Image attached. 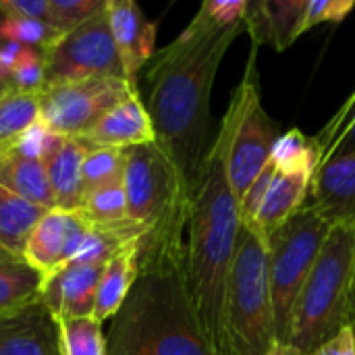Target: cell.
Here are the masks:
<instances>
[{"mask_svg": "<svg viewBox=\"0 0 355 355\" xmlns=\"http://www.w3.org/2000/svg\"><path fill=\"white\" fill-rule=\"evenodd\" d=\"M8 92H12V85H10V79L0 71V96H4V94H8Z\"/></svg>", "mask_w": 355, "mask_h": 355, "instance_id": "ab89813d", "label": "cell"}, {"mask_svg": "<svg viewBox=\"0 0 355 355\" xmlns=\"http://www.w3.org/2000/svg\"><path fill=\"white\" fill-rule=\"evenodd\" d=\"M310 355H355V337L349 327H345L341 333L324 341L320 347H316Z\"/></svg>", "mask_w": 355, "mask_h": 355, "instance_id": "d590c367", "label": "cell"}, {"mask_svg": "<svg viewBox=\"0 0 355 355\" xmlns=\"http://www.w3.org/2000/svg\"><path fill=\"white\" fill-rule=\"evenodd\" d=\"M23 48H25V46H21V44H17V42H2V44H0V71H2L8 79H10V73H12V69H15V64H17L21 52H23Z\"/></svg>", "mask_w": 355, "mask_h": 355, "instance_id": "8d00e7d4", "label": "cell"}, {"mask_svg": "<svg viewBox=\"0 0 355 355\" xmlns=\"http://www.w3.org/2000/svg\"><path fill=\"white\" fill-rule=\"evenodd\" d=\"M44 212L46 208L0 187V250L15 258H23L25 241Z\"/></svg>", "mask_w": 355, "mask_h": 355, "instance_id": "7402d4cb", "label": "cell"}, {"mask_svg": "<svg viewBox=\"0 0 355 355\" xmlns=\"http://www.w3.org/2000/svg\"><path fill=\"white\" fill-rule=\"evenodd\" d=\"M304 206L316 210L329 225H355V154L337 158L314 173Z\"/></svg>", "mask_w": 355, "mask_h": 355, "instance_id": "2e32d148", "label": "cell"}, {"mask_svg": "<svg viewBox=\"0 0 355 355\" xmlns=\"http://www.w3.org/2000/svg\"><path fill=\"white\" fill-rule=\"evenodd\" d=\"M243 23L214 27L198 15L162 50H156L148 69L150 94L146 108L156 144L175 162L189 189L212 144L210 96L218 67Z\"/></svg>", "mask_w": 355, "mask_h": 355, "instance_id": "6da1fadb", "label": "cell"}, {"mask_svg": "<svg viewBox=\"0 0 355 355\" xmlns=\"http://www.w3.org/2000/svg\"><path fill=\"white\" fill-rule=\"evenodd\" d=\"M62 135H56L40 116L29 123L12 141V150L29 160H37V162H48L50 156L60 148L62 144Z\"/></svg>", "mask_w": 355, "mask_h": 355, "instance_id": "f546056e", "label": "cell"}, {"mask_svg": "<svg viewBox=\"0 0 355 355\" xmlns=\"http://www.w3.org/2000/svg\"><path fill=\"white\" fill-rule=\"evenodd\" d=\"M139 92L125 77H87L46 83L40 92L37 116L62 137H81L112 106Z\"/></svg>", "mask_w": 355, "mask_h": 355, "instance_id": "9c48e42d", "label": "cell"}, {"mask_svg": "<svg viewBox=\"0 0 355 355\" xmlns=\"http://www.w3.org/2000/svg\"><path fill=\"white\" fill-rule=\"evenodd\" d=\"M0 355H62L56 320L40 297L0 318Z\"/></svg>", "mask_w": 355, "mask_h": 355, "instance_id": "4fadbf2b", "label": "cell"}, {"mask_svg": "<svg viewBox=\"0 0 355 355\" xmlns=\"http://www.w3.org/2000/svg\"><path fill=\"white\" fill-rule=\"evenodd\" d=\"M42 56L46 64V83L87 77H125L108 25L106 0Z\"/></svg>", "mask_w": 355, "mask_h": 355, "instance_id": "30bf717a", "label": "cell"}, {"mask_svg": "<svg viewBox=\"0 0 355 355\" xmlns=\"http://www.w3.org/2000/svg\"><path fill=\"white\" fill-rule=\"evenodd\" d=\"M62 355H108L102 322L94 316H75L56 320Z\"/></svg>", "mask_w": 355, "mask_h": 355, "instance_id": "4316f807", "label": "cell"}, {"mask_svg": "<svg viewBox=\"0 0 355 355\" xmlns=\"http://www.w3.org/2000/svg\"><path fill=\"white\" fill-rule=\"evenodd\" d=\"M10 85L15 92L21 94H37L46 87V64L40 50L25 46L12 73H10Z\"/></svg>", "mask_w": 355, "mask_h": 355, "instance_id": "4dcf8cb0", "label": "cell"}, {"mask_svg": "<svg viewBox=\"0 0 355 355\" xmlns=\"http://www.w3.org/2000/svg\"><path fill=\"white\" fill-rule=\"evenodd\" d=\"M106 12L123 75L127 81L137 83L139 71L156 54L158 21H148L135 0H106Z\"/></svg>", "mask_w": 355, "mask_h": 355, "instance_id": "8fae6325", "label": "cell"}, {"mask_svg": "<svg viewBox=\"0 0 355 355\" xmlns=\"http://www.w3.org/2000/svg\"><path fill=\"white\" fill-rule=\"evenodd\" d=\"M123 168H125V150L89 148L83 158V166H81L83 193L98 189L102 185L121 181Z\"/></svg>", "mask_w": 355, "mask_h": 355, "instance_id": "83f0119b", "label": "cell"}, {"mask_svg": "<svg viewBox=\"0 0 355 355\" xmlns=\"http://www.w3.org/2000/svg\"><path fill=\"white\" fill-rule=\"evenodd\" d=\"M347 327L352 329L355 337V277H354V287H352V297H349V322Z\"/></svg>", "mask_w": 355, "mask_h": 355, "instance_id": "f35d334b", "label": "cell"}, {"mask_svg": "<svg viewBox=\"0 0 355 355\" xmlns=\"http://www.w3.org/2000/svg\"><path fill=\"white\" fill-rule=\"evenodd\" d=\"M355 277V225L335 223L297 295L287 343L310 355L349 322Z\"/></svg>", "mask_w": 355, "mask_h": 355, "instance_id": "5b68a950", "label": "cell"}, {"mask_svg": "<svg viewBox=\"0 0 355 355\" xmlns=\"http://www.w3.org/2000/svg\"><path fill=\"white\" fill-rule=\"evenodd\" d=\"M108 355H220L196 310L185 245L137 260V279L106 335Z\"/></svg>", "mask_w": 355, "mask_h": 355, "instance_id": "3957f363", "label": "cell"}, {"mask_svg": "<svg viewBox=\"0 0 355 355\" xmlns=\"http://www.w3.org/2000/svg\"><path fill=\"white\" fill-rule=\"evenodd\" d=\"M42 277L23 260L0 250V318L35 302Z\"/></svg>", "mask_w": 355, "mask_h": 355, "instance_id": "603a6c76", "label": "cell"}, {"mask_svg": "<svg viewBox=\"0 0 355 355\" xmlns=\"http://www.w3.org/2000/svg\"><path fill=\"white\" fill-rule=\"evenodd\" d=\"M79 139H83L89 148H114V150H127L133 146L156 141L152 119L141 94L135 92L125 100H121Z\"/></svg>", "mask_w": 355, "mask_h": 355, "instance_id": "5bb4252c", "label": "cell"}, {"mask_svg": "<svg viewBox=\"0 0 355 355\" xmlns=\"http://www.w3.org/2000/svg\"><path fill=\"white\" fill-rule=\"evenodd\" d=\"M310 175H291L275 168V175L268 183L266 196L258 208L256 218L243 227L252 229L266 241L279 227H283L297 210L304 208L310 193Z\"/></svg>", "mask_w": 355, "mask_h": 355, "instance_id": "e0dca14e", "label": "cell"}, {"mask_svg": "<svg viewBox=\"0 0 355 355\" xmlns=\"http://www.w3.org/2000/svg\"><path fill=\"white\" fill-rule=\"evenodd\" d=\"M250 0H206L196 12L202 21L214 27L241 25Z\"/></svg>", "mask_w": 355, "mask_h": 355, "instance_id": "836d02e7", "label": "cell"}, {"mask_svg": "<svg viewBox=\"0 0 355 355\" xmlns=\"http://www.w3.org/2000/svg\"><path fill=\"white\" fill-rule=\"evenodd\" d=\"M233 127L235 112L229 106L191 183L185 241L189 291L200 320L218 354L225 287L243 227L239 198L235 196L227 173Z\"/></svg>", "mask_w": 355, "mask_h": 355, "instance_id": "7a4b0ae2", "label": "cell"}, {"mask_svg": "<svg viewBox=\"0 0 355 355\" xmlns=\"http://www.w3.org/2000/svg\"><path fill=\"white\" fill-rule=\"evenodd\" d=\"M62 35L52 29L46 21L35 19H4L0 25L2 42H17L21 46H29L40 50L42 54L50 50Z\"/></svg>", "mask_w": 355, "mask_h": 355, "instance_id": "f1b7e54d", "label": "cell"}, {"mask_svg": "<svg viewBox=\"0 0 355 355\" xmlns=\"http://www.w3.org/2000/svg\"><path fill=\"white\" fill-rule=\"evenodd\" d=\"M71 216L73 212L69 210H60V208L46 210L25 241L23 260L42 277V281L54 270L64 266Z\"/></svg>", "mask_w": 355, "mask_h": 355, "instance_id": "ac0fdd59", "label": "cell"}, {"mask_svg": "<svg viewBox=\"0 0 355 355\" xmlns=\"http://www.w3.org/2000/svg\"><path fill=\"white\" fill-rule=\"evenodd\" d=\"M329 231L331 225L316 210L304 206L266 239L275 331L281 343H287L293 306Z\"/></svg>", "mask_w": 355, "mask_h": 355, "instance_id": "52a82bcc", "label": "cell"}, {"mask_svg": "<svg viewBox=\"0 0 355 355\" xmlns=\"http://www.w3.org/2000/svg\"><path fill=\"white\" fill-rule=\"evenodd\" d=\"M355 8V0H306L302 33L320 23H341Z\"/></svg>", "mask_w": 355, "mask_h": 355, "instance_id": "d6a6232c", "label": "cell"}, {"mask_svg": "<svg viewBox=\"0 0 355 355\" xmlns=\"http://www.w3.org/2000/svg\"><path fill=\"white\" fill-rule=\"evenodd\" d=\"M306 0H250L243 17V29L252 37V50L270 44L285 52L302 35Z\"/></svg>", "mask_w": 355, "mask_h": 355, "instance_id": "9a60e30c", "label": "cell"}, {"mask_svg": "<svg viewBox=\"0 0 355 355\" xmlns=\"http://www.w3.org/2000/svg\"><path fill=\"white\" fill-rule=\"evenodd\" d=\"M89 146L79 137H64L60 148L46 162L48 183L54 200V208L79 210L83 200L81 166Z\"/></svg>", "mask_w": 355, "mask_h": 355, "instance_id": "ffe728a7", "label": "cell"}, {"mask_svg": "<svg viewBox=\"0 0 355 355\" xmlns=\"http://www.w3.org/2000/svg\"><path fill=\"white\" fill-rule=\"evenodd\" d=\"M312 137L318 150V168L337 158L355 154V89L331 121Z\"/></svg>", "mask_w": 355, "mask_h": 355, "instance_id": "cb8c5ba5", "label": "cell"}, {"mask_svg": "<svg viewBox=\"0 0 355 355\" xmlns=\"http://www.w3.org/2000/svg\"><path fill=\"white\" fill-rule=\"evenodd\" d=\"M275 343L266 241L241 227L223 300L220 355H266Z\"/></svg>", "mask_w": 355, "mask_h": 355, "instance_id": "8992f818", "label": "cell"}, {"mask_svg": "<svg viewBox=\"0 0 355 355\" xmlns=\"http://www.w3.org/2000/svg\"><path fill=\"white\" fill-rule=\"evenodd\" d=\"M0 187L46 210L54 208L46 164L19 156L12 146L0 150Z\"/></svg>", "mask_w": 355, "mask_h": 355, "instance_id": "44dd1931", "label": "cell"}, {"mask_svg": "<svg viewBox=\"0 0 355 355\" xmlns=\"http://www.w3.org/2000/svg\"><path fill=\"white\" fill-rule=\"evenodd\" d=\"M123 189L127 220L141 233L139 258L185 245L191 189L156 141L125 150Z\"/></svg>", "mask_w": 355, "mask_h": 355, "instance_id": "277c9868", "label": "cell"}, {"mask_svg": "<svg viewBox=\"0 0 355 355\" xmlns=\"http://www.w3.org/2000/svg\"><path fill=\"white\" fill-rule=\"evenodd\" d=\"M2 21H4V17H2V12H0V25H2ZM0 44H2V40H0Z\"/></svg>", "mask_w": 355, "mask_h": 355, "instance_id": "60d3db41", "label": "cell"}, {"mask_svg": "<svg viewBox=\"0 0 355 355\" xmlns=\"http://www.w3.org/2000/svg\"><path fill=\"white\" fill-rule=\"evenodd\" d=\"M229 106L235 112V127L229 144L227 173L235 196L241 200L248 187L268 166L272 146L281 135V125L260 102L256 50L250 54L245 75L235 87Z\"/></svg>", "mask_w": 355, "mask_h": 355, "instance_id": "ba28073f", "label": "cell"}, {"mask_svg": "<svg viewBox=\"0 0 355 355\" xmlns=\"http://www.w3.org/2000/svg\"><path fill=\"white\" fill-rule=\"evenodd\" d=\"M4 19H35L46 21L50 15V0H0Z\"/></svg>", "mask_w": 355, "mask_h": 355, "instance_id": "e575fe53", "label": "cell"}, {"mask_svg": "<svg viewBox=\"0 0 355 355\" xmlns=\"http://www.w3.org/2000/svg\"><path fill=\"white\" fill-rule=\"evenodd\" d=\"M266 355H306V354H302V352H300L297 347H293L291 343H281V341H277Z\"/></svg>", "mask_w": 355, "mask_h": 355, "instance_id": "74e56055", "label": "cell"}, {"mask_svg": "<svg viewBox=\"0 0 355 355\" xmlns=\"http://www.w3.org/2000/svg\"><path fill=\"white\" fill-rule=\"evenodd\" d=\"M77 212L89 227L96 229L129 227L131 223L127 220V200H125L123 179L83 193Z\"/></svg>", "mask_w": 355, "mask_h": 355, "instance_id": "d4e9b609", "label": "cell"}, {"mask_svg": "<svg viewBox=\"0 0 355 355\" xmlns=\"http://www.w3.org/2000/svg\"><path fill=\"white\" fill-rule=\"evenodd\" d=\"M104 2L102 0H50L48 25L60 35H67L77 25H81L92 12H96Z\"/></svg>", "mask_w": 355, "mask_h": 355, "instance_id": "1f68e13d", "label": "cell"}, {"mask_svg": "<svg viewBox=\"0 0 355 355\" xmlns=\"http://www.w3.org/2000/svg\"><path fill=\"white\" fill-rule=\"evenodd\" d=\"M137 260H139V243H127L119 248L108 262L104 264L92 316L98 322L110 320L119 314L123 304L127 302L131 287L137 279Z\"/></svg>", "mask_w": 355, "mask_h": 355, "instance_id": "d6986e66", "label": "cell"}, {"mask_svg": "<svg viewBox=\"0 0 355 355\" xmlns=\"http://www.w3.org/2000/svg\"><path fill=\"white\" fill-rule=\"evenodd\" d=\"M270 162L281 173L310 175L314 179V173L318 168V150L314 137L306 135L297 127L281 133L272 146Z\"/></svg>", "mask_w": 355, "mask_h": 355, "instance_id": "484cf974", "label": "cell"}, {"mask_svg": "<svg viewBox=\"0 0 355 355\" xmlns=\"http://www.w3.org/2000/svg\"><path fill=\"white\" fill-rule=\"evenodd\" d=\"M104 264H67L42 281L40 300L54 320L92 316Z\"/></svg>", "mask_w": 355, "mask_h": 355, "instance_id": "7c38bea8", "label": "cell"}]
</instances>
